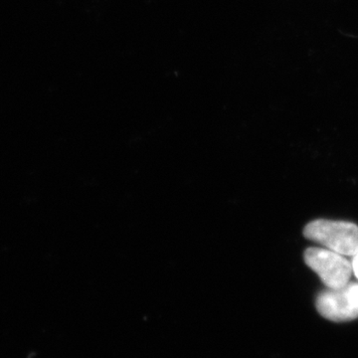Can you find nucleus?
<instances>
[{"label":"nucleus","mask_w":358,"mask_h":358,"mask_svg":"<svg viewBox=\"0 0 358 358\" xmlns=\"http://www.w3.org/2000/svg\"><path fill=\"white\" fill-rule=\"evenodd\" d=\"M303 236L345 257L358 250V226L352 222L317 219L306 226Z\"/></svg>","instance_id":"1"},{"label":"nucleus","mask_w":358,"mask_h":358,"mask_svg":"<svg viewBox=\"0 0 358 358\" xmlns=\"http://www.w3.org/2000/svg\"><path fill=\"white\" fill-rule=\"evenodd\" d=\"M303 258L306 264L319 275L327 288H341L350 282L352 263L345 256L329 249L317 247L306 250Z\"/></svg>","instance_id":"2"},{"label":"nucleus","mask_w":358,"mask_h":358,"mask_svg":"<svg viewBox=\"0 0 358 358\" xmlns=\"http://www.w3.org/2000/svg\"><path fill=\"white\" fill-rule=\"evenodd\" d=\"M317 312L333 322H350L358 319V284L348 282L341 288L324 289L315 301Z\"/></svg>","instance_id":"3"},{"label":"nucleus","mask_w":358,"mask_h":358,"mask_svg":"<svg viewBox=\"0 0 358 358\" xmlns=\"http://www.w3.org/2000/svg\"><path fill=\"white\" fill-rule=\"evenodd\" d=\"M352 273H355V277L358 279V250L357 253L352 256Z\"/></svg>","instance_id":"4"}]
</instances>
